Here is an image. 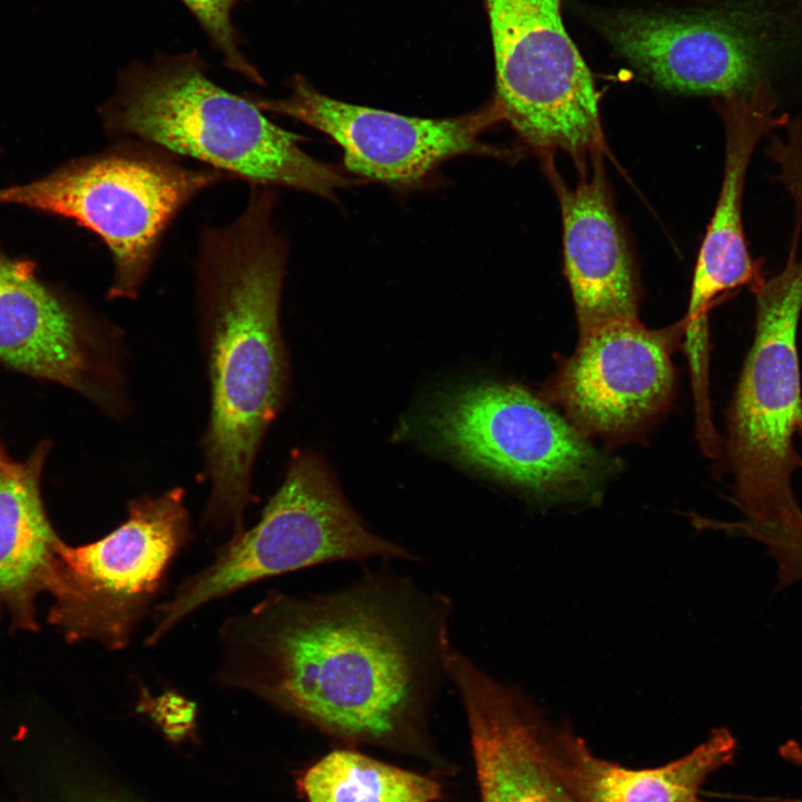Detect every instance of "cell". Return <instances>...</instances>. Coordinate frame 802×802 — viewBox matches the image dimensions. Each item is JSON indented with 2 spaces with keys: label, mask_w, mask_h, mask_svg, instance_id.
<instances>
[{
  "label": "cell",
  "mask_w": 802,
  "mask_h": 802,
  "mask_svg": "<svg viewBox=\"0 0 802 802\" xmlns=\"http://www.w3.org/2000/svg\"><path fill=\"white\" fill-rule=\"evenodd\" d=\"M0 359L25 373L90 389L80 323L37 277L33 264L0 250Z\"/></svg>",
  "instance_id": "2e32d148"
},
{
  "label": "cell",
  "mask_w": 802,
  "mask_h": 802,
  "mask_svg": "<svg viewBox=\"0 0 802 802\" xmlns=\"http://www.w3.org/2000/svg\"><path fill=\"white\" fill-rule=\"evenodd\" d=\"M154 716L170 739L185 736L195 721V705L177 694H165L154 705Z\"/></svg>",
  "instance_id": "44dd1931"
},
{
  "label": "cell",
  "mask_w": 802,
  "mask_h": 802,
  "mask_svg": "<svg viewBox=\"0 0 802 802\" xmlns=\"http://www.w3.org/2000/svg\"><path fill=\"white\" fill-rule=\"evenodd\" d=\"M448 679L464 707L480 802H578L556 763V728L530 698L454 648Z\"/></svg>",
  "instance_id": "4fadbf2b"
},
{
  "label": "cell",
  "mask_w": 802,
  "mask_h": 802,
  "mask_svg": "<svg viewBox=\"0 0 802 802\" xmlns=\"http://www.w3.org/2000/svg\"><path fill=\"white\" fill-rule=\"evenodd\" d=\"M40 462L0 470V597L22 600L56 581V537L39 493Z\"/></svg>",
  "instance_id": "ac0fdd59"
},
{
  "label": "cell",
  "mask_w": 802,
  "mask_h": 802,
  "mask_svg": "<svg viewBox=\"0 0 802 802\" xmlns=\"http://www.w3.org/2000/svg\"><path fill=\"white\" fill-rule=\"evenodd\" d=\"M307 802H434V780L351 750H335L300 779Z\"/></svg>",
  "instance_id": "d6986e66"
},
{
  "label": "cell",
  "mask_w": 802,
  "mask_h": 802,
  "mask_svg": "<svg viewBox=\"0 0 802 802\" xmlns=\"http://www.w3.org/2000/svg\"><path fill=\"white\" fill-rule=\"evenodd\" d=\"M77 802H116L113 799L106 798L104 795H87L84 798H80Z\"/></svg>",
  "instance_id": "cb8c5ba5"
},
{
  "label": "cell",
  "mask_w": 802,
  "mask_h": 802,
  "mask_svg": "<svg viewBox=\"0 0 802 802\" xmlns=\"http://www.w3.org/2000/svg\"><path fill=\"white\" fill-rule=\"evenodd\" d=\"M558 770L578 802H703L708 776L730 764L737 742L718 727L688 754L665 765L628 769L596 756L568 727L555 730Z\"/></svg>",
  "instance_id": "e0dca14e"
},
{
  "label": "cell",
  "mask_w": 802,
  "mask_h": 802,
  "mask_svg": "<svg viewBox=\"0 0 802 802\" xmlns=\"http://www.w3.org/2000/svg\"><path fill=\"white\" fill-rule=\"evenodd\" d=\"M502 119L538 149L574 155L602 139L598 92L567 33L560 0H485Z\"/></svg>",
  "instance_id": "9c48e42d"
},
{
  "label": "cell",
  "mask_w": 802,
  "mask_h": 802,
  "mask_svg": "<svg viewBox=\"0 0 802 802\" xmlns=\"http://www.w3.org/2000/svg\"><path fill=\"white\" fill-rule=\"evenodd\" d=\"M558 194L565 273L580 334L637 319L633 262L600 169L573 189L559 185Z\"/></svg>",
  "instance_id": "9a60e30c"
},
{
  "label": "cell",
  "mask_w": 802,
  "mask_h": 802,
  "mask_svg": "<svg viewBox=\"0 0 802 802\" xmlns=\"http://www.w3.org/2000/svg\"><path fill=\"white\" fill-rule=\"evenodd\" d=\"M375 557L418 560L368 528L317 456L295 454L260 521L229 538L205 568L155 607L145 644L155 646L203 605L256 581L315 565Z\"/></svg>",
  "instance_id": "8992f818"
},
{
  "label": "cell",
  "mask_w": 802,
  "mask_h": 802,
  "mask_svg": "<svg viewBox=\"0 0 802 802\" xmlns=\"http://www.w3.org/2000/svg\"><path fill=\"white\" fill-rule=\"evenodd\" d=\"M19 463L12 462L4 453L0 446V470L4 472H13L18 468Z\"/></svg>",
  "instance_id": "603a6c76"
},
{
  "label": "cell",
  "mask_w": 802,
  "mask_h": 802,
  "mask_svg": "<svg viewBox=\"0 0 802 802\" xmlns=\"http://www.w3.org/2000/svg\"><path fill=\"white\" fill-rule=\"evenodd\" d=\"M98 115L115 140L160 147L250 186L330 198L351 184L336 168L306 154L300 146L303 138L273 123L247 94L215 82L197 49L157 51L128 62Z\"/></svg>",
  "instance_id": "277c9868"
},
{
  "label": "cell",
  "mask_w": 802,
  "mask_h": 802,
  "mask_svg": "<svg viewBox=\"0 0 802 802\" xmlns=\"http://www.w3.org/2000/svg\"><path fill=\"white\" fill-rule=\"evenodd\" d=\"M717 109L725 129L723 178L714 214L695 264L685 321L686 352L708 354V312L723 294L743 286L752 292L765 281L762 261L749 250L742 221L747 168L759 143L780 129L788 114H779L767 79L737 95L721 98Z\"/></svg>",
  "instance_id": "5bb4252c"
},
{
  "label": "cell",
  "mask_w": 802,
  "mask_h": 802,
  "mask_svg": "<svg viewBox=\"0 0 802 802\" xmlns=\"http://www.w3.org/2000/svg\"><path fill=\"white\" fill-rule=\"evenodd\" d=\"M602 30L615 50L654 84L720 98L763 79L774 47L766 19L749 10L625 12L604 19Z\"/></svg>",
  "instance_id": "8fae6325"
},
{
  "label": "cell",
  "mask_w": 802,
  "mask_h": 802,
  "mask_svg": "<svg viewBox=\"0 0 802 802\" xmlns=\"http://www.w3.org/2000/svg\"><path fill=\"white\" fill-rule=\"evenodd\" d=\"M288 94L267 98L248 94L264 113L303 123L332 138L345 167L393 186L424 179L441 162L463 154H493L479 136L502 119L496 102L463 116L418 118L335 100L295 75Z\"/></svg>",
  "instance_id": "30bf717a"
},
{
  "label": "cell",
  "mask_w": 802,
  "mask_h": 802,
  "mask_svg": "<svg viewBox=\"0 0 802 802\" xmlns=\"http://www.w3.org/2000/svg\"><path fill=\"white\" fill-rule=\"evenodd\" d=\"M783 802H802V801H798V800H788V801H783Z\"/></svg>",
  "instance_id": "d4e9b609"
},
{
  "label": "cell",
  "mask_w": 802,
  "mask_h": 802,
  "mask_svg": "<svg viewBox=\"0 0 802 802\" xmlns=\"http://www.w3.org/2000/svg\"><path fill=\"white\" fill-rule=\"evenodd\" d=\"M794 231L783 268L753 292L755 331L727 411V457L739 521L703 518L702 528L752 538L775 560L780 585L802 580V508L793 473L802 467L798 329L802 257Z\"/></svg>",
  "instance_id": "3957f363"
},
{
  "label": "cell",
  "mask_w": 802,
  "mask_h": 802,
  "mask_svg": "<svg viewBox=\"0 0 802 802\" xmlns=\"http://www.w3.org/2000/svg\"><path fill=\"white\" fill-rule=\"evenodd\" d=\"M275 202L274 188L251 186L241 215L199 234L196 303L211 390L202 519L231 537L245 530L255 459L288 383L278 317L287 247Z\"/></svg>",
  "instance_id": "7a4b0ae2"
},
{
  "label": "cell",
  "mask_w": 802,
  "mask_h": 802,
  "mask_svg": "<svg viewBox=\"0 0 802 802\" xmlns=\"http://www.w3.org/2000/svg\"><path fill=\"white\" fill-rule=\"evenodd\" d=\"M428 427L461 461L540 501H595L613 468L570 421L512 384L447 391L431 408Z\"/></svg>",
  "instance_id": "52a82bcc"
},
{
  "label": "cell",
  "mask_w": 802,
  "mask_h": 802,
  "mask_svg": "<svg viewBox=\"0 0 802 802\" xmlns=\"http://www.w3.org/2000/svg\"><path fill=\"white\" fill-rule=\"evenodd\" d=\"M190 539L185 491L176 487L129 501L126 519L94 542L59 540L53 589L70 635L124 649Z\"/></svg>",
  "instance_id": "ba28073f"
},
{
  "label": "cell",
  "mask_w": 802,
  "mask_h": 802,
  "mask_svg": "<svg viewBox=\"0 0 802 802\" xmlns=\"http://www.w3.org/2000/svg\"><path fill=\"white\" fill-rule=\"evenodd\" d=\"M451 612L383 570L326 594L272 590L222 624L215 678L340 737L408 739L448 678Z\"/></svg>",
  "instance_id": "6da1fadb"
},
{
  "label": "cell",
  "mask_w": 802,
  "mask_h": 802,
  "mask_svg": "<svg viewBox=\"0 0 802 802\" xmlns=\"http://www.w3.org/2000/svg\"><path fill=\"white\" fill-rule=\"evenodd\" d=\"M197 20L209 43L231 71L248 81L265 86L258 69L247 58L234 22L236 9L251 0H180Z\"/></svg>",
  "instance_id": "ffe728a7"
},
{
  "label": "cell",
  "mask_w": 802,
  "mask_h": 802,
  "mask_svg": "<svg viewBox=\"0 0 802 802\" xmlns=\"http://www.w3.org/2000/svg\"><path fill=\"white\" fill-rule=\"evenodd\" d=\"M780 756L790 764L802 769V744L795 740H788L779 747Z\"/></svg>",
  "instance_id": "7402d4cb"
},
{
  "label": "cell",
  "mask_w": 802,
  "mask_h": 802,
  "mask_svg": "<svg viewBox=\"0 0 802 802\" xmlns=\"http://www.w3.org/2000/svg\"><path fill=\"white\" fill-rule=\"evenodd\" d=\"M674 330L637 319L580 334L576 351L548 383V394L584 434L623 437L668 404L674 390Z\"/></svg>",
  "instance_id": "7c38bea8"
},
{
  "label": "cell",
  "mask_w": 802,
  "mask_h": 802,
  "mask_svg": "<svg viewBox=\"0 0 802 802\" xmlns=\"http://www.w3.org/2000/svg\"><path fill=\"white\" fill-rule=\"evenodd\" d=\"M800 437L802 438V432H801Z\"/></svg>",
  "instance_id": "484cf974"
},
{
  "label": "cell",
  "mask_w": 802,
  "mask_h": 802,
  "mask_svg": "<svg viewBox=\"0 0 802 802\" xmlns=\"http://www.w3.org/2000/svg\"><path fill=\"white\" fill-rule=\"evenodd\" d=\"M227 179L160 147L125 139L30 183L0 188V205L61 216L92 232L113 261L107 297L135 300L178 214Z\"/></svg>",
  "instance_id": "5b68a950"
}]
</instances>
